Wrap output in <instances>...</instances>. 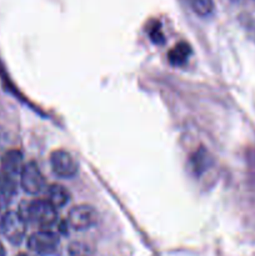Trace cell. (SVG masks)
<instances>
[{
	"label": "cell",
	"instance_id": "ba28073f",
	"mask_svg": "<svg viewBox=\"0 0 255 256\" xmlns=\"http://www.w3.org/2000/svg\"><path fill=\"white\" fill-rule=\"evenodd\" d=\"M46 200L55 209H62L70 202V192L62 185L52 184L46 188Z\"/></svg>",
	"mask_w": 255,
	"mask_h": 256
},
{
	"label": "cell",
	"instance_id": "5bb4252c",
	"mask_svg": "<svg viewBox=\"0 0 255 256\" xmlns=\"http://www.w3.org/2000/svg\"><path fill=\"white\" fill-rule=\"evenodd\" d=\"M9 142V134H8V132L5 130V128H2V125H0V156H2V155L9 150L8 149Z\"/></svg>",
	"mask_w": 255,
	"mask_h": 256
},
{
	"label": "cell",
	"instance_id": "8992f818",
	"mask_svg": "<svg viewBox=\"0 0 255 256\" xmlns=\"http://www.w3.org/2000/svg\"><path fill=\"white\" fill-rule=\"evenodd\" d=\"M50 166H52V172L56 175L58 178L62 179H70L74 178L78 174V166L76 160L74 159L70 152L66 150L58 149L50 154Z\"/></svg>",
	"mask_w": 255,
	"mask_h": 256
},
{
	"label": "cell",
	"instance_id": "9c48e42d",
	"mask_svg": "<svg viewBox=\"0 0 255 256\" xmlns=\"http://www.w3.org/2000/svg\"><path fill=\"white\" fill-rule=\"evenodd\" d=\"M190 54H192V49H190L189 44L182 42L170 50L169 54H168V58H169L170 64L175 65V66H180V65L186 62Z\"/></svg>",
	"mask_w": 255,
	"mask_h": 256
},
{
	"label": "cell",
	"instance_id": "30bf717a",
	"mask_svg": "<svg viewBox=\"0 0 255 256\" xmlns=\"http://www.w3.org/2000/svg\"><path fill=\"white\" fill-rule=\"evenodd\" d=\"M14 195L15 192L8 185L4 176H2V172H0V212H2L6 209L10 200H12V198L14 196Z\"/></svg>",
	"mask_w": 255,
	"mask_h": 256
},
{
	"label": "cell",
	"instance_id": "8fae6325",
	"mask_svg": "<svg viewBox=\"0 0 255 256\" xmlns=\"http://www.w3.org/2000/svg\"><path fill=\"white\" fill-rule=\"evenodd\" d=\"M208 162H209V154L206 152V150L200 149L195 152L194 156L192 158V168L194 170V172L196 175H200L208 166Z\"/></svg>",
	"mask_w": 255,
	"mask_h": 256
},
{
	"label": "cell",
	"instance_id": "277c9868",
	"mask_svg": "<svg viewBox=\"0 0 255 256\" xmlns=\"http://www.w3.org/2000/svg\"><path fill=\"white\" fill-rule=\"evenodd\" d=\"M19 184L22 189L29 195H39L46 189V180L35 162L24 164Z\"/></svg>",
	"mask_w": 255,
	"mask_h": 256
},
{
	"label": "cell",
	"instance_id": "4fadbf2b",
	"mask_svg": "<svg viewBox=\"0 0 255 256\" xmlns=\"http://www.w3.org/2000/svg\"><path fill=\"white\" fill-rule=\"evenodd\" d=\"M70 256H92V249L85 242H75L69 246Z\"/></svg>",
	"mask_w": 255,
	"mask_h": 256
},
{
	"label": "cell",
	"instance_id": "52a82bcc",
	"mask_svg": "<svg viewBox=\"0 0 255 256\" xmlns=\"http://www.w3.org/2000/svg\"><path fill=\"white\" fill-rule=\"evenodd\" d=\"M59 235L52 230H40L28 238V248L39 255H50L59 246Z\"/></svg>",
	"mask_w": 255,
	"mask_h": 256
},
{
	"label": "cell",
	"instance_id": "7c38bea8",
	"mask_svg": "<svg viewBox=\"0 0 255 256\" xmlns=\"http://www.w3.org/2000/svg\"><path fill=\"white\" fill-rule=\"evenodd\" d=\"M189 2L190 5H192V9L199 16H208L214 10V2H212V0H189Z\"/></svg>",
	"mask_w": 255,
	"mask_h": 256
},
{
	"label": "cell",
	"instance_id": "7a4b0ae2",
	"mask_svg": "<svg viewBox=\"0 0 255 256\" xmlns=\"http://www.w3.org/2000/svg\"><path fill=\"white\" fill-rule=\"evenodd\" d=\"M0 232L12 245H20L26 234V222L18 212H6L0 219Z\"/></svg>",
	"mask_w": 255,
	"mask_h": 256
},
{
	"label": "cell",
	"instance_id": "3957f363",
	"mask_svg": "<svg viewBox=\"0 0 255 256\" xmlns=\"http://www.w3.org/2000/svg\"><path fill=\"white\" fill-rule=\"evenodd\" d=\"M22 152L19 149H9L2 156V172L5 182L16 192L18 182H20V175L24 164H22Z\"/></svg>",
	"mask_w": 255,
	"mask_h": 256
},
{
	"label": "cell",
	"instance_id": "e0dca14e",
	"mask_svg": "<svg viewBox=\"0 0 255 256\" xmlns=\"http://www.w3.org/2000/svg\"><path fill=\"white\" fill-rule=\"evenodd\" d=\"M18 256H28V255H26V254H24V252H20V254L18 255Z\"/></svg>",
	"mask_w": 255,
	"mask_h": 256
},
{
	"label": "cell",
	"instance_id": "9a60e30c",
	"mask_svg": "<svg viewBox=\"0 0 255 256\" xmlns=\"http://www.w3.org/2000/svg\"><path fill=\"white\" fill-rule=\"evenodd\" d=\"M150 38L154 42H164V36L162 34V30H160L159 25H155V28H152L150 30Z\"/></svg>",
	"mask_w": 255,
	"mask_h": 256
},
{
	"label": "cell",
	"instance_id": "6da1fadb",
	"mask_svg": "<svg viewBox=\"0 0 255 256\" xmlns=\"http://www.w3.org/2000/svg\"><path fill=\"white\" fill-rule=\"evenodd\" d=\"M20 216L24 222L38 225L42 230L52 229L58 222V212L46 199L24 200L20 202L18 209Z\"/></svg>",
	"mask_w": 255,
	"mask_h": 256
},
{
	"label": "cell",
	"instance_id": "5b68a950",
	"mask_svg": "<svg viewBox=\"0 0 255 256\" xmlns=\"http://www.w3.org/2000/svg\"><path fill=\"white\" fill-rule=\"evenodd\" d=\"M99 215L92 205L80 204L72 208L68 214V225L78 232L88 230L98 224Z\"/></svg>",
	"mask_w": 255,
	"mask_h": 256
},
{
	"label": "cell",
	"instance_id": "2e32d148",
	"mask_svg": "<svg viewBox=\"0 0 255 256\" xmlns=\"http://www.w3.org/2000/svg\"><path fill=\"white\" fill-rule=\"evenodd\" d=\"M0 256H5V249L2 242H0Z\"/></svg>",
	"mask_w": 255,
	"mask_h": 256
}]
</instances>
